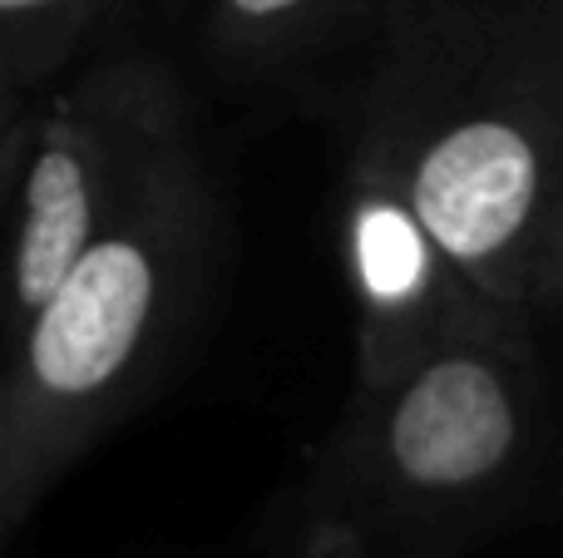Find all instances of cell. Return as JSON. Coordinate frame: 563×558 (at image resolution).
I'll list each match as a JSON object with an SVG mask.
<instances>
[{
	"label": "cell",
	"mask_w": 563,
	"mask_h": 558,
	"mask_svg": "<svg viewBox=\"0 0 563 558\" xmlns=\"http://www.w3.org/2000/svg\"><path fill=\"white\" fill-rule=\"evenodd\" d=\"M534 520H563V401L534 322H499L356 386L263 558H465Z\"/></svg>",
	"instance_id": "obj_1"
},
{
	"label": "cell",
	"mask_w": 563,
	"mask_h": 558,
	"mask_svg": "<svg viewBox=\"0 0 563 558\" xmlns=\"http://www.w3.org/2000/svg\"><path fill=\"white\" fill-rule=\"evenodd\" d=\"M351 148L396 174L445 253L529 316L563 193V0H396Z\"/></svg>",
	"instance_id": "obj_2"
},
{
	"label": "cell",
	"mask_w": 563,
	"mask_h": 558,
	"mask_svg": "<svg viewBox=\"0 0 563 558\" xmlns=\"http://www.w3.org/2000/svg\"><path fill=\"white\" fill-rule=\"evenodd\" d=\"M228 267V203L203 148L184 154L5 342L0 544H15L85 455L194 356Z\"/></svg>",
	"instance_id": "obj_3"
},
{
	"label": "cell",
	"mask_w": 563,
	"mask_h": 558,
	"mask_svg": "<svg viewBox=\"0 0 563 558\" xmlns=\"http://www.w3.org/2000/svg\"><path fill=\"white\" fill-rule=\"evenodd\" d=\"M194 148L184 79L144 49L95 59L69 85L49 89L25 119L5 124V178L15 203L5 342Z\"/></svg>",
	"instance_id": "obj_4"
},
{
	"label": "cell",
	"mask_w": 563,
	"mask_h": 558,
	"mask_svg": "<svg viewBox=\"0 0 563 558\" xmlns=\"http://www.w3.org/2000/svg\"><path fill=\"white\" fill-rule=\"evenodd\" d=\"M341 267L356 312V386H386L435 346L534 316L489 297L445 253L390 168L351 148L341 174Z\"/></svg>",
	"instance_id": "obj_5"
},
{
	"label": "cell",
	"mask_w": 563,
	"mask_h": 558,
	"mask_svg": "<svg viewBox=\"0 0 563 558\" xmlns=\"http://www.w3.org/2000/svg\"><path fill=\"white\" fill-rule=\"evenodd\" d=\"M119 0H0V89L5 124L25 119L89 49Z\"/></svg>",
	"instance_id": "obj_6"
},
{
	"label": "cell",
	"mask_w": 563,
	"mask_h": 558,
	"mask_svg": "<svg viewBox=\"0 0 563 558\" xmlns=\"http://www.w3.org/2000/svg\"><path fill=\"white\" fill-rule=\"evenodd\" d=\"M361 0H203V30L228 69H282Z\"/></svg>",
	"instance_id": "obj_7"
},
{
	"label": "cell",
	"mask_w": 563,
	"mask_h": 558,
	"mask_svg": "<svg viewBox=\"0 0 563 558\" xmlns=\"http://www.w3.org/2000/svg\"><path fill=\"white\" fill-rule=\"evenodd\" d=\"M563 312V193L549 213L544 233H539V253L529 267V316H554Z\"/></svg>",
	"instance_id": "obj_8"
},
{
	"label": "cell",
	"mask_w": 563,
	"mask_h": 558,
	"mask_svg": "<svg viewBox=\"0 0 563 558\" xmlns=\"http://www.w3.org/2000/svg\"><path fill=\"white\" fill-rule=\"evenodd\" d=\"M390 5H396V0H361V10H371V15H386Z\"/></svg>",
	"instance_id": "obj_9"
},
{
	"label": "cell",
	"mask_w": 563,
	"mask_h": 558,
	"mask_svg": "<svg viewBox=\"0 0 563 558\" xmlns=\"http://www.w3.org/2000/svg\"><path fill=\"white\" fill-rule=\"evenodd\" d=\"M559 524H563V520H559Z\"/></svg>",
	"instance_id": "obj_10"
}]
</instances>
